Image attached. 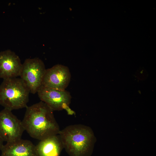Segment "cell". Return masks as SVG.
Listing matches in <instances>:
<instances>
[{
	"label": "cell",
	"instance_id": "obj_1",
	"mask_svg": "<svg viewBox=\"0 0 156 156\" xmlns=\"http://www.w3.org/2000/svg\"><path fill=\"white\" fill-rule=\"evenodd\" d=\"M26 108L22 122L31 137L40 141L59 134L53 111L46 103L41 101Z\"/></svg>",
	"mask_w": 156,
	"mask_h": 156
},
{
	"label": "cell",
	"instance_id": "obj_2",
	"mask_svg": "<svg viewBox=\"0 0 156 156\" xmlns=\"http://www.w3.org/2000/svg\"><path fill=\"white\" fill-rule=\"evenodd\" d=\"M66 152L70 156H91L95 137L91 128L81 124L68 125L58 134Z\"/></svg>",
	"mask_w": 156,
	"mask_h": 156
},
{
	"label": "cell",
	"instance_id": "obj_3",
	"mask_svg": "<svg viewBox=\"0 0 156 156\" xmlns=\"http://www.w3.org/2000/svg\"><path fill=\"white\" fill-rule=\"evenodd\" d=\"M30 92L21 78L4 79L0 85V105L11 111L26 107Z\"/></svg>",
	"mask_w": 156,
	"mask_h": 156
},
{
	"label": "cell",
	"instance_id": "obj_4",
	"mask_svg": "<svg viewBox=\"0 0 156 156\" xmlns=\"http://www.w3.org/2000/svg\"><path fill=\"white\" fill-rule=\"evenodd\" d=\"M46 69L43 62L38 57L26 59L22 65L20 77L30 92H37L42 85Z\"/></svg>",
	"mask_w": 156,
	"mask_h": 156
},
{
	"label": "cell",
	"instance_id": "obj_5",
	"mask_svg": "<svg viewBox=\"0 0 156 156\" xmlns=\"http://www.w3.org/2000/svg\"><path fill=\"white\" fill-rule=\"evenodd\" d=\"M37 93L41 101L53 111L64 109L69 115L75 114V112L69 107L72 97L68 91L58 90L42 85Z\"/></svg>",
	"mask_w": 156,
	"mask_h": 156
},
{
	"label": "cell",
	"instance_id": "obj_6",
	"mask_svg": "<svg viewBox=\"0 0 156 156\" xmlns=\"http://www.w3.org/2000/svg\"><path fill=\"white\" fill-rule=\"evenodd\" d=\"M25 131L22 121L12 111L4 108L0 112V138L10 142L20 139Z\"/></svg>",
	"mask_w": 156,
	"mask_h": 156
},
{
	"label": "cell",
	"instance_id": "obj_7",
	"mask_svg": "<svg viewBox=\"0 0 156 156\" xmlns=\"http://www.w3.org/2000/svg\"><path fill=\"white\" fill-rule=\"evenodd\" d=\"M71 77L70 73L67 66L56 64L46 69L42 85L58 90H64L69 85Z\"/></svg>",
	"mask_w": 156,
	"mask_h": 156
},
{
	"label": "cell",
	"instance_id": "obj_8",
	"mask_svg": "<svg viewBox=\"0 0 156 156\" xmlns=\"http://www.w3.org/2000/svg\"><path fill=\"white\" fill-rule=\"evenodd\" d=\"M22 65L14 52L9 50L0 52V78L4 79L20 76Z\"/></svg>",
	"mask_w": 156,
	"mask_h": 156
},
{
	"label": "cell",
	"instance_id": "obj_9",
	"mask_svg": "<svg viewBox=\"0 0 156 156\" xmlns=\"http://www.w3.org/2000/svg\"><path fill=\"white\" fill-rule=\"evenodd\" d=\"M0 156H37L35 146L30 140L21 139L3 145Z\"/></svg>",
	"mask_w": 156,
	"mask_h": 156
},
{
	"label": "cell",
	"instance_id": "obj_10",
	"mask_svg": "<svg viewBox=\"0 0 156 156\" xmlns=\"http://www.w3.org/2000/svg\"><path fill=\"white\" fill-rule=\"evenodd\" d=\"M63 148L59 134L40 140L35 146L37 156H60Z\"/></svg>",
	"mask_w": 156,
	"mask_h": 156
},
{
	"label": "cell",
	"instance_id": "obj_11",
	"mask_svg": "<svg viewBox=\"0 0 156 156\" xmlns=\"http://www.w3.org/2000/svg\"><path fill=\"white\" fill-rule=\"evenodd\" d=\"M3 141L0 138V150H1L3 145Z\"/></svg>",
	"mask_w": 156,
	"mask_h": 156
}]
</instances>
